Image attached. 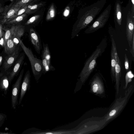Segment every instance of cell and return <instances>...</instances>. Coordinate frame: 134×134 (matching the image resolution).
<instances>
[{"instance_id":"d6986e66","label":"cell","mask_w":134,"mask_h":134,"mask_svg":"<svg viewBox=\"0 0 134 134\" xmlns=\"http://www.w3.org/2000/svg\"><path fill=\"white\" fill-rule=\"evenodd\" d=\"M25 31V27L21 25H14L12 37L18 39H20L23 35Z\"/></svg>"},{"instance_id":"277c9868","label":"cell","mask_w":134,"mask_h":134,"mask_svg":"<svg viewBox=\"0 0 134 134\" xmlns=\"http://www.w3.org/2000/svg\"><path fill=\"white\" fill-rule=\"evenodd\" d=\"M132 86H131L126 92L124 97L117 99L116 100L111 108L105 116V121H109L116 117L126 105L128 97L131 91Z\"/></svg>"},{"instance_id":"603a6c76","label":"cell","mask_w":134,"mask_h":134,"mask_svg":"<svg viewBox=\"0 0 134 134\" xmlns=\"http://www.w3.org/2000/svg\"><path fill=\"white\" fill-rule=\"evenodd\" d=\"M26 14H23L21 15L15 17L6 23L7 24H12L19 23L26 16Z\"/></svg>"},{"instance_id":"4dcf8cb0","label":"cell","mask_w":134,"mask_h":134,"mask_svg":"<svg viewBox=\"0 0 134 134\" xmlns=\"http://www.w3.org/2000/svg\"><path fill=\"white\" fill-rule=\"evenodd\" d=\"M38 6V5L37 4H35L32 5H28L26 10L25 12L26 13H30L31 10L37 9Z\"/></svg>"},{"instance_id":"f35d334b","label":"cell","mask_w":134,"mask_h":134,"mask_svg":"<svg viewBox=\"0 0 134 134\" xmlns=\"http://www.w3.org/2000/svg\"><path fill=\"white\" fill-rule=\"evenodd\" d=\"M3 73H0V77L3 75Z\"/></svg>"},{"instance_id":"5b68a950","label":"cell","mask_w":134,"mask_h":134,"mask_svg":"<svg viewBox=\"0 0 134 134\" xmlns=\"http://www.w3.org/2000/svg\"><path fill=\"white\" fill-rule=\"evenodd\" d=\"M110 11L109 8H106L95 21L85 30L84 33H93L103 27L108 20Z\"/></svg>"},{"instance_id":"e575fe53","label":"cell","mask_w":134,"mask_h":134,"mask_svg":"<svg viewBox=\"0 0 134 134\" xmlns=\"http://www.w3.org/2000/svg\"><path fill=\"white\" fill-rule=\"evenodd\" d=\"M131 2L132 4V13H134V0H131Z\"/></svg>"},{"instance_id":"5bb4252c","label":"cell","mask_w":134,"mask_h":134,"mask_svg":"<svg viewBox=\"0 0 134 134\" xmlns=\"http://www.w3.org/2000/svg\"><path fill=\"white\" fill-rule=\"evenodd\" d=\"M20 49L19 46H18L14 52L6 57L3 64V67L5 71L7 70L15 61L18 56Z\"/></svg>"},{"instance_id":"8992f818","label":"cell","mask_w":134,"mask_h":134,"mask_svg":"<svg viewBox=\"0 0 134 134\" xmlns=\"http://www.w3.org/2000/svg\"><path fill=\"white\" fill-rule=\"evenodd\" d=\"M42 52L41 58L43 67V74L55 70L51 63V56L48 46L47 44L43 43Z\"/></svg>"},{"instance_id":"30bf717a","label":"cell","mask_w":134,"mask_h":134,"mask_svg":"<svg viewBox=\"0 0 134 134\" xmlns=\"http://www.w3.org/2000/svg\"><path fill=\"white\" fill-rule=\"evenodd\" d=\"M31 75L29 70L26 72L23 81L21 84L20 97L18 105H20L27 91L29 90L30 87Z\"/></svg>"},{"instance_id":"4316f807","label":"cell","mask_w":134,"mask_h":134,"mask_svg":"<svg viewBox=\"0 0 134 134\" xmlns=\"http://www.w3.org/2000/svg\"><path fill=\"white\" fill-rule=\"evenodd\" d=\"M55 16V11L53 6L51 7L48 11L47 19L49 20L53 18Z\"/></svg>"},{"instance_id":"d590c367","label":"cell","mask_w":134,"mask_h":134,"mask_svg":"<svg viewBox=\"0 0 134 134\" xmlns=\"http://www.w3.org/2000/svg\"><path fill=\"white\" fill-rule=\"evenodd\" d=\"M4 10V8L2 7V5L1 3H0V13L3 12Z\"/></svg>"},{"instance_id":"ffe728a7","label":"cell","mask_w":134,"mask_h":134,"mask_svg":"<svg viewBox=\"0 0 134 134\" xmlns=\"http://www.w3.org/2000/svg\"><path fill=\"white\" fill-rule=\"evenodd\" d=\"M74 132V130H59L56 131H38L31 132L30 134H71Z\"/></svg>"},{"instance_id":"2e32d148","label":"cell","mask_w":134,"mask_h":134,"mask_svg":"<svg viewBox=\"0 0 134 134\" xmlns=\"http://www.w3.org/2000/svg\"><path fill=\"white\" fill-rule=\"evenodd\" d=\"M110 36L111 42L110 73L112 78L114 80L115 79V68L116 63L115 50L116 48V46L115 41L113 35H110Z\"/></svg>"},{"instance_id":"9c48e42d","label":"cell","mask_w":134,"mask_h":134,"mask_svg":"<svg viewBox=\"0 0 134 134\" xmlns=\"http://www.w3.org/2000/svg\"><path fill=\"white\" fill-rule=\"evenodd\" d=\"M29 34L30 41L35 51L38 54H40L42 48V46L39 35L32 28L30 29Z\"/></svg>"},{"instance_id":"ba28073f","label":"cell","mask_w":134,"mask_h":134,"mask_svg":"<svg viewBox=\"0 0 134 134\" xmlns=\"http://www.w3.org/2000/svg\"><path fill=\"white\" fill-rule=\"evenodd\" d=\"M131 12H128L127 19L126 35L130 48H131L132 37L134 35V19L132 16Z\"/></svg>"},{"instance_id":"74e56055","label":"cell","mask_w":134,"mask_h":134,"mask_svg":"<svg viewBox=\"0 0 134 134\" xmlns=\"http://www.w3.org/2000/svg\"><path fill=\"white\" fill-rule=\"evenodd\" d=\"M14 134V133H11L9 132H6V133H4L3 132H0V134Z\"/></svg>"},{"instance_id":"7a4b0ae2","label":"cell","mask_w":134,"mask_h":134,"mask_svg":"<svg viewBox=\"0 0 134 134\" xmlns=\"http://www.w3.org/2000/svg\"><path fill=\"white\" fill-rule=\"evenodd\" d=\"M18 39L19 45L29 60L34 77L36 81L38 82L43 74L42 60L35 56L31 50L26 47L20 39Z\"/></svg>"},{"instance_id":"f546056e","label":"cell","mask_w":134,"mask_h":134,"mask_svg":"<svg viewBox=\"0 0 134 134\" xmlns=\"http://www.w3.org/2000/svg\"><path fill=\"white\" fill-rule=\"evenodd\" d=\"M124 65L126 70L127 71L129 70V61L128 58L126 53L124 55Z\"/></svg>"},{"instance_id":"e0dca14e","label":"cell","mask_w":134,"mask_h":134,"mask_svg":"<svg viewBox=\"0 0 134 134\" xmlns=\"http://www.w3.org/2000/svg\"><path fill=\"white\" fill-rule=\"evenodd\" d=\"M9 73L3 74L0 77V91L4 95H7L9 90V84L8 80Z\"/></svg>"},{"instance_id":"6da1fadb","label":"cell","mask_w":134,"mask_h":134,"mask_svg":"<svg viewBox=\"0 0 134 134\" xmlns=\"http://www.w3.org/2000/svg\"><path fill=\"white\" fill-rule=\"evenodd\" d=\"M107 37H104L86 60L79 76V82L83 83L88 78L96 66L97 58L104 52L107 45Z\"/></svg>"},{"instance_id":"3957f363","label":"cell","mask_w":134,"mask_h":134,"mask_svg":"<svg viewBox=\"0 0 134 134\" xmlns=\"http://www.w3.org/2000/svg\"><path fill=\"white\" fill-rule=\"evenodd\" d=\"M99 10V8L95 7L87 11L74 27L71 38H75L81 30L86 27L93 20Z\"/></svg>"},{"instance_id":"8d00e7d4","label":"cell","mask_w":134,"mask_h":134,"mask_svg":"<svg viewBox=\"0 0 134 134\" xmlns=\"http://www.w3.org/2000/svg\"><path fill=\"white\" fill-rule=\"evenodd\" d=\"M3 60V57L2 56H0V66Z\"/></svg>"},{"instance_id":"1f68e13d","label":"cell","mask_w":134,"mask_h":134,"mask_svg":"<svg viewBox=\"0 0 134 134\" xmlns=\"http://www.w3.org/2000/svg\"><path fill=\"white\" fill-rule=\"evenodd\" d=\"M130 52L133 57H134V35L132 40L131 48H130Z\"/></svg>"},{"instance_id":"9a60e30c","label":"cell","mask_w":134,"mask_h":134,"mask_svg":"<svg viewBox=\"0 0 134 134\" xmlns=\"http://www.w3.org/2000/svg\"><path fill=\"white\" fill-rule=\"evenodd\" d=\"M25 57V54L23 53L16 62L12 71L9 73L8 80L9 85L11 83L14 78L18 73L24 62Z\"/></svg>"},{"instance_id":"7402d4cb","label":"cell","mask_w":134,"mask_h":134,"mask_svg":"<svg viewBox=\"0 0 134 134\" xmlns=\"http://www.w3.org/2000/svg\"><path fill=\"white\" fill-rule=\"evenodd\" d=\"M116 14L117 22L120 25L121 24L122 14L120 6L118 3H117L116 5Z\"/></svg>"},{"instance_id":"836d02e7","label":"cell","mask_w":134,"mask_h":134,"mask_svg":"<svg viewBox=\"0 0 134 134\" xmlns=\"http://www.w3.org/2000/svg\"><path fill=\"white\" fill-rule=\"evenodd\" d=\"M69 13V10L68 9H66L64 12V15L66 17L68 16Z\"/></svg>"},{"instance_id":"d4e9b609","label":"cell","mask_w":134,"mask_h":134,"mask_svg":"<svg viewBox=\"0 0 134 134\" xmlns=\"http://www.w3.org/2000/svg\"><path fill=\"white\" fill-rule=\"evenodd\" d=\"M27 5L28 4L23 5L18 11L16 12L12 18L17 16L21 15L23 14L25 12L27 8Z\"/></svg>"},{"instance_id":"7c38bea8","label":"cell","mask_w":134,"mask_h":134,"mask_svg":"<svg viewBox=\"0 0 134 134\" xmlns=\"http://www.w3.org/2000/svg\"><path fill=\"white\" fill-rule=\"evenodd\" d=\"M115 54L116 60L115 68V79L116 81L117 93L118 94L119 92L120 80L121 76V65L117 51L116 48L115 49Z\"/></svg>"},{"instance_id":"44dd1931","label":"cell","mask_w":134,"mask_h":134,"mask_svg":"<svg viewBox=\"0 0 134 134\" xmlns=\"http://www.w3.org/2000/svg\"><path fill=\"white\" fill-rule=\"evenodd\" d=\"M14 28V25H13L10 28L8 29L5 30V33L3 37V44L4 50L5 48L7 41L12 36Z\"/></svg>"},{"instance_id":"83f0119b","label":"cell","mask_w":134,"mask_h":134,"mask_svg":"<svg viewBox=\"0 0 134 134\" xmlns=\"http://www.w3.org/2000/svg\"><path fill=\"white\" fill-rule=\"evenodd\" d=\"M7 118L6 115L1 112L0 111V127L2 126L7 119Z\"/></svg>"},{"instance_id":"ac0fdd59","label":"cell","mask_w":134,"mask_h":134,"mask_svg":"<svg viewBox=\"0 0 134 134\" xmlns=\"http://www.w3.org/2000/svg\"><path fill=\"white\" fill-rule=\"evenodd\" d=\"M16 47L12 36L7 41L5 51L8 55H9L14 52Z\"/></svg>"},{"instance_id":"8fae6325","label":"cell","mask_w":134,"mask_h":134,"mask_svg":"<svg viewBox=\"0 0 134 134\" xmlns=\"http://www.w3.org/2000/svg\"><path fill=\"white\" fill-rule=\"evenodd\" d=\"M22 7L15 6L14 4L7 6L4 8L3 18L1 21V24H4L12 19L17 11Z\"/></svg>"},{"instance_id":"f1b7e54d","label":"cell","mask_w":134,"mask_h":134,"mask_svg":"<svg viewBox=\"0 0 134 134\" xmlns=\"http://www.w3.org/2000/svg\"><path fill=\"white\" fill-rule=\"evenodd\" d=\"M39 16L37 15L32 17L27 21L25 24L28 25L33 23L38 18Z\"/></svg>"},{"instance_id":"cb8c5ba5","label":"cell","mask_w":134,"mask_h":134,"mask_svg":"<svg viewBox=\"0 0 134 134\" xmlns=\"http://www.w3.org/2000/svg\"><path fill=\"white\" fill-rule=\"evenodd\" d=\"M134 77V75L131 70H129L125 76V85L124 88H126L128 83L130 82Z\"/></svg>"},{"instance_id":"484cf974","label":"cell","mask_w":134,"mask_h":134,"mask_svg":"<svg viewBox=\"0 0 134 134\" xmlns=\"http://www.w3.org/2000/svg\"><path fill=\"white\" fill-rule=\"evenodd\" d=\"M34 0H19L14 4L15 5L22 7L24 5L27 4L28 3Z\"/></svg>"},{"instance_id":"4fadbf2b","label":"cell","mask_w":134,"mask_h":134,"mask_svg":"<svg viewBox=\"0 0 134 134\" xmlns=\"http://www.w3.org/2000/svg\"><path fill=\"white\" fill-rule=\"evenodd\" d=\"M99 73H97L93 77L91 84V90L94 93L101 94L104 92V88Z\"/></svg>"},{"instance_id":"d6a6232c","label":"cell","mask_w":134,"mask_h":134,"mask_svg":"<svg viewBox=\"0 0 134 134\" xmlns=\"http://www.w3.org/2000/svg\"><path fill=\"white\" fill-rule=\"evenodd\" d=\"M3 34V26L2 24H0V39L2 37Z\"/></svg>"},{"instance_id":"52a82bcc","label":"cell","mask_w":134,"mask_h":134,"mask_svg":"<svg viewBox=\"0 0 134 134\" xmlns=\"http://www.w3.org/2000/svg\"><path fill=\"white\" fill-rule=\"evenodd\" d=\"M23 69L15 81L12 85L11 93V105L13 109H15L18 104V96L20 92L22 82V80L24 72Z\"/></svg>"}]
</instances>
